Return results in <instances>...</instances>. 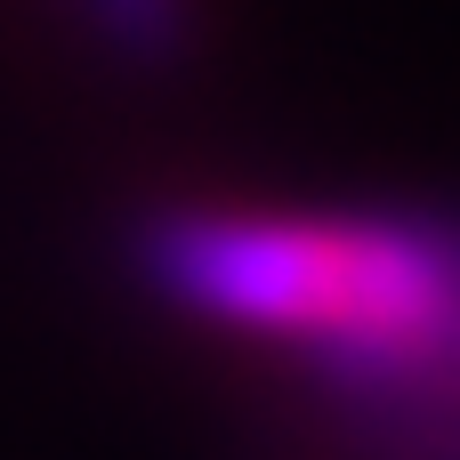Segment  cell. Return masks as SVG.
<instances>
[{"label":"cell","mask_w":460,"mask_h":460,"mask_svg":"<svg viewBox=\"0 0 460 460\" xmlns=\"http://www.w3.org/2000/svg\"><path fill=\"white\" fill-rule=\"evenodd\" d=\"M137 275L299 364L388 453L460 460V218L170 202L137 218Z\"/></svg>","instance_id":"obj_1"},{"label":"cell","mask_w":460,"mask_h":460,"mask_svg":"<svg viewBox=\"0 0 460 460\" xmlns=\"http://www.w3.org/2000/svg\"><path fill=\"white\" fill-rule=\"evenodd\" d=\"M89 16L137 57H170L186 40V0H89Z\"/></svg>","instance_id":"obj_2"}]
</instances>
